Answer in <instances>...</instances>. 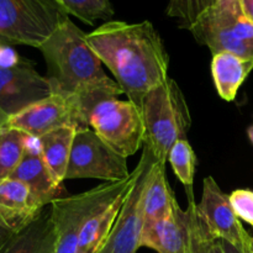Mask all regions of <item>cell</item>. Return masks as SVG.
I'll use <instances>...</instances> for the list:
<instances>
[{"label": "cell", "instance_id": "1", "mask_svg": "<svg viewBox=\"0 0 253 253\" xmlns=\"http://www.w3.org/2000/svg\"><path fill=\"white\" fill-rule=\"evenodd\" d=\"M86 40L123 93L141 110L143 98L168 78L169 56L150 21L104 22Z\"/></svg>", "mask_w": 253, "mask_h": 253}, {"label": "cell", "instance_id": "2", "mask_svg": "<svg viewBox=\"0 0 253 253\" xmlns=\"http://www.w3.org/2000/svg\"><path fill=\"white\" fill-rule=\"evenodd\" d=\"M39 49L46 62V78L52 93L76 96L86 118L99 101L124 94L119 84L106 76L103 62L88 43L85 32L69 17Z\"/></svg>", "mask_w": 253, "mask_h": 253}, {"label": "cell", "instance_id": "3", "mask_svg": "<svg viewBox=\"0 0 253 253\" xmlns=\"http://www.w3.org/2000/svg\"><path fill=\"white\" fill-rule=\"evenodd\" d=\"M166 14L212 54L227 51L253 58V24L239 0H169Z\"/></svg>", "mask_w": 253, "mask_h": 253}, {"label": "cell", "instance_id": "4", "mask_svg": "<svg viewBox=\"0 0 253 253\" xmlns=\"http://www.w3.org/2000/svg\"><path fill=\"white\" fill-rule=\"evenodd\" d=\"M145 142L156 160L167 165L170 148L177 141L187 138L192 116L184 94L177 82L168 77L162 84L145 95L141 106Z\"/></svg>", "mask_w": 253, "mask_h": 253}, {"label": "cell", "instance_id": "5", "mask_svg": "<svg viewBox=\"0 0 253 253\" xmlns=\"http://www.w3.org/2000/svg\"><path fill=\"white\" fill-rule=\"evenodd\" d=\"M66 17L54 0H0V40L39 49Z\"/></svg>", "mask_w": 253, "mask_h": 253}, {"label": "cell", "instance_id": "6", "mask_svg": "<svg viewBox=\"0 0 253 253\" xmlns=\"http://www.w3.org/2000/svg\"><path fill=\"white\" fill-rule=\"evenodd\" d=\"M89 127L116 153L127 158L145 142V125L140 109L127 99L101 100L90 110Z\"/></svg>", "mask_w": 253, "mask_h": 253}, {"label": "cell", "instance_id": "7", "mask_svg": "<svg viewBox=\"0 0 253 253\" xmlns=\"http://www.w3.org/2000/svg\"><path fill=\"white\" fill-rule=\"evenodd\" d=\"M127 158L109 147L90 127L77 130L66 179H100L116 183L130 177Z\"/></svg>", "mask_w": 253, "mask_h": 253}, {"label": "cell", "instance_id": "8", "mask_svg": "<svg viewBox=\"0 0 253 253\" xmlns=\"http://www.w3.org/2000/svg\"><path fill=\"white\" fill-rule=\"evenodd\" d=\"M156 161L152 151L143 145L142 155L136 165L138 175L135 184L126 197L115 225L99 253H136L141 247L145 225V193Z\"/></svg>", "mask_w": 253, "mask_h": 253}, {"label": "cell", "instance_id": "9", "mask_svg": "<svg viewBox=\"0 0 253 253\" xmlns=\"http://www.w3.org/2000/svg\"><path fill=\"white\" fill-rule=\"evenodd\" d=\"M7 127L22 131L32 138H40L62 127L88 128V118L76 96L52 93L47 98L26 106L10 116Z\"/></svg>", "mask_w": 253, "mask_h": 253}, {"label": "cell", "instance_id": "10", "mask_svg": "<svg viewBox=\"0 0 253 253\" xmlns=\"http://www.w3.org/2000/svg\"><path fill=\"white\" fill-rule=\"evenodd\" d=\"M116 183H104L81 194L62 197L52 202L51 217L56 232L54 253H78L79 235L89 212L108 197Z\"/></svg>", "mask_w": 253, "mask_h": 253}, {"label": "cell", "instance_id": "11", "mask_svg": "<svg viewBox=\"0 0 253 253\" xmlns=\"http://www.w3.org/2000/svg\"><path fill=\"white\" fill-rule=\"evenodd\" d=\"M195 209L200 221L215 239L224 240L239 249H244L251 241L252 236L235 214L229 195L220 189L211 175L203 180L202 199Z\"/></svg>", "mask_w": 253, "mask_h": 253}, {"label": "cell", "instance_id": "12", "mask_svg": "<svg viewBox=\"0 0 253 253\" xmlns=\"http://www.w3.org/2000/svg\"><path fill=\"white\" fill-rule=\"evenodd\" d=\"M51 94L48 79L30 62L21 59L12 67H0V110L9 118Z\"/></svg>", "mask_w": 253, "mask_h": 253}, {"label": "cell", "instance_id": "13", "mask_svg": "<svg viewBox=\"0 0 253 253\" xmlns=\"http://www.w3.org/2000/svg\"><path fill=\"white\" fill-rule=\"evenodd\" d=\"M137 175L138 168L136 166L130 177L119 182L113 192L89 212L79 235L78 253H99L101 251Z\"/></svg>", "mask_w": 253, "mask_h": 253}, {"label": "cell", "instance_id": "14", "mask_svg": "<svg viewBox=\"0 0 253 253\" xmlns=\"http://www.w3.org/2000/svg\"><path fill=\"white\" fill-rule=\"evenodd\" d=\"M44 205L24 182L15 178L0 182V226L19 234L36 221Z\"/></svg>", "mask_w": 253, "mask_h": 253}, {"label": "cell", "instance_id": "15", "mask_svg": "<svg viewBox=\"0 0 253 253\" xmlns=\"http://www.w3.org/2000/svg\"><path fill=\"white\" fill-rule=\"evenodd\" d=\"M192 221L189 210H183L178 202L167 219L145 227L141 247L157 253H190Z\"/></svg>", "mask_w": 253, "mask_h": 253}, {"label": "cell", "instance_id": "16", "mask_svg": "<svg viewBox=\"0 0 253 253\" xmlns=\"http://www.w3.org/2000/svg\"><path fill=\"white\" fill-rule=\"evenodd\" d=\"M10 178L24 182L44 207L62 198V184H58L49 172L36 138H30L24 158Z\"/></svg>", "mask_w": 253, "mask_h": 253}, {"label": "cell", "instance_id": "17", "mask_svg": "<svg viewBox=\"0 0 253 253\" xmlns=\"http://www.w3.org/2000/svg\"><path fill=\"white\" fill-rule=\"evenodd\" d=\"M252 69L253 58L227 51L212 54V81L220 98L225 101H234Z\"/></svg>", "mask_w": 253, "mask_h": 253}, {"label": "cell", "instance_id": "18", "mask_svg": "<svg viewBox=\"0 0 253 253\" xmlns=\"http://www.w3.org/2000/svg\"><path fill=\"white\" fill-rule=\"evenodd\" d=\"M177 199L173 195L167 177L166 165L156 161L151 170L150 180L145 193V227L151 226L158 221L167 219L173 210V205Z\"/></svg>", "mask_w": 253, "mask_h": 253}, {"label": "cell", "instance_id": "19", "mask_svg": "<svg viewBox=\"0 0 253 253\" xmlns=\"http://www.w3.org/2000/svg\"><path fill=\"white\" fill-rule=\"evenodd\" d=\"M56 232L51 210L43 211L31 225L15 234L0 253H54Z\"/></svg>", "mask_w": 253, "mask_h": 253}, {"label": "cell", "instance_id": "20", "mask_svg": "<svg viewBox=\"0 0 253 253\" xmlns=\"http://www.w3.org/2000/svg\"><path fill=\"white\" fill-rule=\"evenodd\" d=\"M76 132V127H62L37 138L42 157L58 184L66 180Z\"/></svg>", "mask_w": 253, "mask_h": 253}, {"label": "cell", "instance_id": "21", "mask_svg": "<svg viewBox=\"0 0 253 253\" xmlns=\"http://www.w3.org/2000/svg\"><path fill=\"white\" fill-rule=\"evenodd\" d=\"M30 138L22 131L7 126L0 131V182L11 177L19 167Z\"/></svg>", "mask_w": 253, "mask_h": 253}, {"label": "cell", "instance_id": "22", "mask_svg": "<svg viewBox=\"0 0 253 253\" xmlns=\"http://www.w3.org/2000/svg\"><path fill=\"white\" fill-rule=\"evenodd\" d=\"M168 162H169L174 174L185 187L188 204L197 203L194 199V193H193L197 156H195L193 147L187 138L177 141L173 145V147L169 151V155H168Z\"/></svg>", "mask_w": 253, "mask_h": 253}, {"label": "cell", "instance_id": "23", "mask_svg": "<svg viewBox=\"0 0 253 253\" xmlns=\"http://www.w3.org/2000/svg\"><path fill=\"white\" fill-rule=\"evenodd\" d=\"M67 15H72L88 25L111 21L114 7L110 0H54Z\"/></svg>", "mask_w": 253, "mask_h": 253}, {"label": "cell", "instance_id": "24", "mask_svg": "<svg viewBox=\"0 0 253 253\" xmlns=\"http://www.w3.org/2000/svg\"><path fill=\"white\" fill-rule=\"evenodd\" d=\"M195 205H197V203L188 204L187 208L190 212V221H192L190 253H225L220 240L212 237L205 229L203 222L200 221Z\"/></svg>", "mask_w": 253, "mask_h": 253}, {"label": "cell", "instance_id": "25", "mask_svg": "<svg viewBox=\"0 0 253 253\" xmlns=\"http://www.w3.org/2000/svg\"><path fill=\"white\" fill-rule=\"evenodd\" d=\"M229 198L237 217L253 227V190L236 189Z\"/></svg>", "mask_w": 253, "mask_h": 253}, {"label": "cell", "instance_id": "26", "mask_svg": "<svg viewBox=\"0 0 253 253\" xmlns=\"http://www.w3.org/2000/svg\"><path fill=\"white\" fill-rule=\"evenodd\" d=\"M239 4L244 16L253 24V0H239Z\"/></svg>", "mask_w": 253, "mask_h": 253}, {"label": "cell", "instance_id": "27", "mask_svg": "<svg viewBox=\"0 0 253 253\" xmlns=\"http://www.w3.org/2000/svg\"><path fill=\"white\" fill-rule=\"evenodd\" d=\"M220 242H221V246H222V249H224L225 253H249L247 252V246H249V244L251 241H250L249 244L244 247V249H239V247L234 246L232 244H230V242H227V241H224V240H220Z\"/></svg>", "mask_w": 253, "mask_h": 253}, {"label": "cell", "instance_id": "28", "mask_svg": "<svg viewBox=\"0 0 253 253\" xmlns=\"http://www.w3.org/2000/svg\"><path fill=\"white\" fill-rule=\"evenodd\" d=\"M14 235L15 234L10 232L9 230H6V229H4L2 226H0V252H1V250L6 246V244L12 239V236H14Z\"/></svg>", "mask_w": 253, "mask_h": 253}, {"label": "cell", "instance_id": "29", "mask_svg": "<svg viewBox=\"0 0 253 253\" xmlns=\"http://www.w3.org/2000/svg\"><path fill=\"white\" fill-rule=\"evenodd\" d=\"M7 119H9V116H7L4 111L0 110V131H1L5 126H6Z\"/></svg>", "mask_w": 253, "mask_h": 253}, {"label": "cell", "instance_id": "30", "mask_svg": "<svg viewBox=\"0 0 253 253\" xmlns=\"http://www.w3.org/2000/svg\"><path fill=\"white\" fill-rule=\"evenodd\" d=\"M247 136H249L250 141H251V143L253 145V124L247 128Z\"/></svg>", "mask_w": 253, "mask_h": 253}, {"label": "cell", "instance_id": "31", "mask_svg": "<svg viewBox=\"0 0 253 253\" xmlns=\"http://www.w3.org/2000/svg\"><path fill=\"white\" fill-rule=\"evenodd\" d=\"M247 251H249V253H253V236L251 239V242H250L249 247H247Z\"/></svg>", "mask_w": 253, "mask_h": 253}, {"label": "cell", "instance_id": "32", "mask_svg": "<svg viewBox=\"0 0 253 253\" xmlns=\"http://www.w3.org/2000/svg\"><path fill=\"white\" fill-rule=\"evenodd\" d=\"M215 1H217V0H215Z\"/></svg>", "mask_w": 253, "mask_h": 253}]
</instances>
